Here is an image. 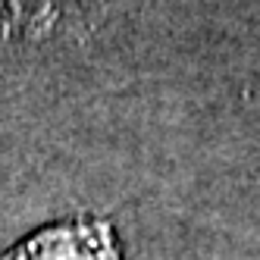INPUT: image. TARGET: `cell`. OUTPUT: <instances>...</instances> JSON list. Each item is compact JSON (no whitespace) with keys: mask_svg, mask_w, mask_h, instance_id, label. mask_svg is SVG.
I'll return each mask as SVG.
<instances>
[{"mask_svg":"<svg viewBox=\"0 0 260 260\" xmlns=\"http://www.w3.org/2000/svg\"><path fill=\"white\" fill-rule=\"evenodd\" d=\"M0 260H119V248L110 222L69 219L35 232Z\"/></svg>","mask_w":260,"mask_h":260,"instance_id":"6da1fadb","label":"cell"}]
</instances>
